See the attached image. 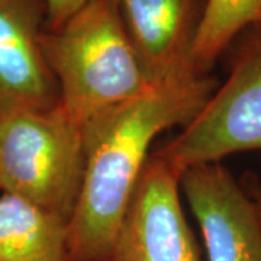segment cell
<instances>
[{
    "label": "cell",
    "instance_id": "cell-6",
    "mask_svg": "<svg viewBox=\"0 0 261 261\" xmlns=\"http://www.w3.org/2000/svg\"><path fill=\"white\" fill-rule=\"evenodd\" d=\"M209 261H261V221L254 200L219 163L186 168L180 177Z\"/></svg>",
    "mask_w": 261,
    "mask_h": 261
},
{
    "label": "cell",
    "instance_id": "cell-9",
    "mask_svg": "<svg viewBox=\"0 0 261 261\" xmlns=\"http://www.w3.org/2000/svg\"><path fill=\"white\" fill-rule=\"evenodd\" d=\"M0 261H68V221L2 192Z\"/></svg>",
    "mask_w": 261,
    "mask_h": 261
},
{
    "label": "cell",
    "instance_id": "cell-7",
    "mask_svg": "<svg viewBox=\"0 0 261 261\" xmlns=\"http://www.w3.org/2000/svg\"><path fill=\"white\" fill-rule=\"evenodd\" d=\"M42 22L38 0H0V116L60 102L41 45Z\"/></svg>",
    "mask_w": 261,
    "mask_h": 261
},
{
    "label": "cell",
    "instance_id": "cell-5",
    "mask_svg": "<svg viewBox=\"0 0 261 261\" xmlns=\"http://www.w3.org/2000/svg\"><path fill=\"white\" fill-rule=\"evenodd\" d=\"M181 174L155 152L115 237L111 261H200L180 199Z\"/></svg>",
    "mask_w": 261,
    "mask_h": 261
},
{
    "label": "cell",
    "instance_id": "cell-4",
    "mask_svg": "<svg viewBox=\"0 0 261 261\" xmlns=\"http://www.w3.org/2000/svg\"><path fill=\"white\" fill-rule=\"evenodd\" d=\"M243 35L228 80L195 119L155 152L180 174L197 164L261 149V27Z\"/></svg>",
    "mask_w": 261,
    "mask_h": 261
},
{
    "label": "cell",
    "instance_id": "cell-10",
    "mask_svg": "<svg viewBox=\"0 0 261 261\" xmlns=\"http://www.w3.org/2000/svg\"><path fill=\"white\" fill-rule=\"evenodd\" d=\"M255 27H261V0H205L192 47L196 71L207 74L233 39Z\"/></svg>",
    "mask_w": 261,
    "mask_h": 261
},
{
    "label": "cell",
    "instance_id": "cell-3",
    "mask_svg": "<svg viewBox=\"0 0 261 261\" xmlns=\"http://www.w3.org/2000/svg\"><path fill=\"white\" fill-rule=\"evenodd\" d=\"M84 164L83 126L60 102L0 116V192L70 221Z\"/></svg>",
    "mask_w": 261,
    "mask_h": 261
},
{
    "label": "cell",
    "instance_id": "cell-2",
    "mask_svg": "<svg viewBox=\"0 0 261 261\" xmlns=\"http://www.w3.org/2000/svg\"><path fill=\"white\" fill-rule=\"evenodd\" d=\"M41 45L65 113L86 125L154 86L126 35L113 0H90Z\"/></svg>",
    "mask_w": 261,
    "mask_h": 261
},
{
    "label": "cell",
    "instance_id": "cell-1",
    "mask_svg": "<svg viewBox=\"0 0 261 261\" xmlns=\"http://www.w3.org/2000/svg\"><path fill=\"white\" fill-rule=\"evenodd\" d=\"M215 92L207 74L174 77L83 125L84 176L68 221V261H111L122 218L161 132L186 126Z\"/></svg>",
    "mask_w": 261,
    "mask_h": 261
},
{
    "label": "cell",
    "instance_id": "cell-8",
    "mask_svg": "<svg viewBox=\"0 0 261 261\" xmlns=\"http://www.w3.org/2000/svg\"><path fill=\"white\" fill-rule=\"evenodd\" d=\"M113 2L126 35L154 83L197 73L192 63V47L205 0Z\"/></svg>",
    "mask_w": 261,
    "mask_h": 261
},
{
    "label": "cell",
    "instance_id": "cell-12",
    "mask_svg": "<svg viewBox=\"0 0 261 261\" xmlns=\"http://www.w3.org/2000/svg\"><path fill=\"white\" fill-rule=\"evenodd\" d=\"M254 203H255V207H257V212H258V216H260L261 221V190H257L254 192Z\"/></svg>",
    "mask_w": 261,
    "mask_h": 261
},
{
    "label": "cell",
    "instance_id": "cell-11",
    "mask_svg": "<svg viewBox=\"0 0 261 261\" xmlns=\"http://www.w3.org/2000/svg\"><path fill=\"white\" fill-rule=\"evenodd\" d=\"M44 10L47 29H57L90 0H38Z\"/></svg>",
    "mask_w": 261,
    "mask_h": 261
}]
</instances>
